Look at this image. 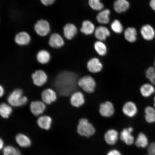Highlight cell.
Returning <instances> with one entry per match:
<instances>
[{
	"label": "cell",
	"mask_w": 155,
	"mask_h": 155,
	"mask_svg": "<svg viewBox=\"0 0 155 155\" xmlns=\"http://www.w3.org/2000/svg\"><path fill=\"white\" fill-rule=\"evenodd\" d=\"M78 86L85 92L90 94L94 92L96 83L92 77L85 75L78 79Z\"/></svg>",
	"instance_id": "cell-4"
},
{
	"label": "cell",
	"mask_w": 155,
	"mask_h": 155,
	"mask_svg": "<svg viewBox=\"0 0 155 155\" xmlns=\"http://www.w3.org/2000/svg\"><path fill=\"white\" fill-rule=\"evenodd\" d=\"M50 56L49 53L46 50H41L38 52L36 58L40 63L45 64L49 61Z\"/></svg>",
	"instance_id": "cell-29"
},
{
	"label": "cell",
	"mask_w": 155,
	"mask_h": 155,
	"mask_svg": "<svg viewBox=\"0 0 155 155\" xmlns=\"http://www.w3.org/2000/svg\"></svg>",
	"instance_id": "cell-45"
},
{
	"label": "cell",
	"mask_w": 155,
	"mask_h": 155,
	"mask_svg": "<svg viewBox=\"0 0 155 155\" xmlns=\"http://www.w3.org/2000/svg\"><path fill=\"white\" fill-rule=\"evenodd\" d=\"M99 112L101 115L103 117H111L115 112V108L113 104L110 101L102 103L100 104Z\"/></svg>",
	"instance_id": "cell-7"
},
{
	"label": "cell",
	"mask_w": 155,
	"mask_h": 155,
	"mask_svg": "<svg viewBox=\"0 0 155 155\" xmlns=\"http://www.w3.org/2000/svg\"><path fill=\"white\" fill-rule=\"evenodd\" d=\"M70 102L73 106L77 108L80 107L85 103L84 95L80 92H75L71 95Z\"/></svg>",
	"instance_id": "cell-12"
},
{
	"label": "cell",
	"mask_w": 155,
	"mask_h": 155,
	"mask_svg": "<svg viewBox=\"0 0 155 155\" xmlns=\"http://www.w3.org/2000/svg\"><path fill=\"white\" fill-rule=\"evenodd\" d=\"M46 108L45 104L43 102L36 101H32L30 104V109L31 112L35 116L41 115Z\"/></svg>",
	"instance_id": "cell-9"
},
{
	"label": "cell",
	"mask_w": 155,
	"mask_h": 155,
	"mask_svg": "<svg viewBox=\"0 0 155 155\" xmlns=\"http://www.w3.org/2000/svg\"><path fill=\"white\" fill-rule=\"evenodd\" d=\"M4 145V143L3 140L2 139H1L0 140V148L1 150H2L3 148Z\"/></svg>",
	"instance_id": "cell-42"
},
{
	"label": "cell",
	"mask_w": 155,
	"mask_h": 155,
	"mask_svg": "<svg viewBox=\"0 0 155 155\" xmlns=\"http://www.w3.org/2000/svg\"><path fill=\"white\" fill-rule=\"evenodd\" d=\"M110 11L108 9L103 10L97 15V21L100 24L105 25L110 22Z\"/></svg>",
	"instance_id": "cell-23"
},
{
	"label": "cell",
	"mask_w": 155,
	"mask_h": 155,
	"mask_svg": "<svg viewBox=\"0 0 155 155\" xmlns=\"http://www.w3.org/2000/svg\"><path fill=\"white\" fill-rule=\"evenodd\" d=\"M12 108L6 104L2 103L0 106V114L2 117L4 119L9 118L12 113Z\"/></svg>",
	"instance_id": "cell-30"
},
{
	"label": "cell",
	"mask_w": 155,
	"mask_h": 155,
	"mask_svg": "<svg viewBox=\"0 0 155 155\" xmlns=\"http://www.w3.org/2000/svg\"><path fill=\"white\" fill-rule=\"evenodd\" d=\"M7 101L11 106L17 107L25 105L28 102V98L24 96L22 90L16 89L10 94Z\"/></svg>",
	"instance_id": "cell-2"
},
{
	"label": "cell",
	"mask_w": 155,
	"mask_h": 155,
	"mask_svg": "<svg viewBox=\"0 0 155 155\" xmlns=\"http://www.w3.org/2000/svg\"><path fill=\"white\" fill-rule=\"evenodd\" d=\"M55 1L54 0H41V1L42 4L45 6L51 5Z\"/></svg>",
	"instance_id": "cell-37"
},
{
	"label": "cell",
	"mask_w": 155,
	"mask_h": 155,
	"mask_svg": "<svg viewBox=\"0 0 155 155\" xmlns=\"http://www.w3.org/2000/svg\"><path fill=\"white\" fill-rule=\"evenodd\" d=\"M83 34L86 35H91L95 30L94 25L90 21L85 20L82 22L80 30Z\"/></svg>",
	"instance_id": "cell-24"
},
{
	"label": "cell",
	"mask_w": 155,
	"mask_h": 155,
	"mask_svg": "<svg viewBox=\"0 0 155 155\" xmlns=\"http://www.w3.org/2000/svg\"><path fill=\"white\" fill-rule=\"evenodd\" d=\"M87 68L91 73H97L102 70L103 65L98 58H94L88 61L87 63Z\"/></svg>",
	"instance_id": "cell-10"
},
{
	"label": "cell",
	"mask_w": 155,
	"mask_h": 155,
	"mask_svg": "<svg viewBox=\"0 0 155 155\" xmlns=\"http://www.w3.org/2000/svg\"><path fill=\"white\" fill-rule=\"evenodd\" d=\"M3 155H22L18 149L15 147L8 145L3 149Z\"/></svg>",
	"instance_id": "cell-32"
},
{
	"label": "cell",
	"mask_w": 155,
	"mask_h": 155,
	"mask_svg": "<svg viewBox=\"0 0 155 155\" xmlns=\"http://www.w3.org/2000/svg\"><path fill=\"white\" fill-rule=\"evenodd\" d=\"M150 5L151 8L155 11V0H152L150 1Z\"/></svg>",
	"instance_id": "cell-39"
},
{
	"label": "cell",
	"mask_w": 155,
	"mask_h": 155,
	"mask_svg": "<svg viewBox=\"0 0 155 155\" xmlns=\"http://www.w3.org/2000/svg\"><path fill=\"white\" fill-rule=\"evenodd\" d=\"M107 155H121V154L119 151L114 150L110 151Z\"/></svg>",
	"instance_id": "cell-38"
},
{
	"label": "cell",
	"mask_w": 155,
	"mask_h": 155,
	"mask_svg": "<svg viewBox=\"0 0 155 155\" xmlns=\"http://www.w3.org/2000/svg\"><path fill=\"white\" fill-rule=\"evenodd\" d=\"M48 43L51 47L58 48L63 46L64 42L63 38L60 35L54 33L50 36Z\"/></svg>",
	"instance_id": "cell-17"
},
{
	"label": "cell",
	"mask_w": 155,
	"mask_h": 155,
	"mask_svg": "<svg viewBox=\"0 0 155 155\" xmlns=\"http://www.w3.org/2000/svg\"><path fill=\"white\" fill-rule=\"evenodd\" d=\"M95 36L96 38L100 41H104L109 36L110 32L109 30L106 27L100 26L97 28L94 31Z\"/></svg>",
	"instance_id": "cell-15"
},
{
	"label": "cell",
	"mask_w": 155,
	"mask_h": 155,
	"mask_svg": "<svg viewBox=\"0 0 155 155\" xmlns=\"http://www.w3.org/2000/svg\"><path fill=\"white\" fill-rule=\"evenodd\" d=\"M94 48L97 53L100 56L105 55L107 52V48L106 45L100 41L95 42Z\"/></svg>",
	"instance_id": "cell-31"
},
{
	"label": "cell",
	"mask_w": 155,
	"mask_h": 155,
	"mask_svg": "<svg viewBox=\"0 0 155 155\" xmlns=\"http://www.w3.org/2000/svg\"><path fill=\"white\" fill-rule=\"evenodd\" d=\"M151 84L155 86V74L150 79Z\"/></svg>",
	"instance_id": "cell-40"
},
{
	"label": "cell",
	"mask_w": 155,
	"mask_h": 155,
	"mask_svg": "<svg viewBox=\"0 0 155 155\" xmlns=\"http://www.w3.org/2000/svg\"><path fill=\"white\" fill-rule=\"evenodd\" d=\"M155 74V69L154 67H149L145 72V76L147 78L150 79Z\"/></svg>",
	"instance_id": "cell-35"
},
{
	"label": "cell",
	"mask_w": 155,
	"mask_h": 155,
	"mask_svg": "<svg viewBox=\"0 0 155 155\" xmlns=\"http://www.w3.org/2000/svg\"><path fill=\"white\" fill-rule=\"evenodd\" d=\"M119 133L115 130H108L104 135V139L108 144L111 145L115 144L118 139Z\"/></svg>",
	"instance_id": "cell-18"
},
{
	"label": "cell",
	"mask_w": 155,
	"mask_h": 155,
	"mask_svg": "<svg viewBox=\"0 0 155 155\" xmlns=\"http://www.w3.org/2000/svg\"><path fill=\"white\" fill-rule=\"evenodd\" d=\"M52 122L51 117L47 115L41 116L37 120V124L39 127L45 130H48L50 129Z\"/></svg>",
	"instance_id": "cell-21"
},
{
	"label": "cell",
	"mask_w": 155,
	"mask_h": 155,
	"mask_svg": "<svg viewBox=\"0 0 155 155\" xmlns=\"http://www.w3.org/2000/svg\"><path fill=\"white\" fill-rule=\"evenodd\" d=\"M15 140L19 146L23 148H28L31 146V141L27 135L19 133L15 137Z\"/></svg>",
	"instance_id": "cell-22"
},
{
	"label": "cell",
	"mask_w": 155,
	"mask_h": 155,
	"mask_svg": "<svg viewBox=\"0 0 155 155\" xmlns=\"http://www.w3.org/2000/svg\"><path fill=\"white\" fill-rule=\"evenodd\" d=\"M78 81V76L76 74L70 71H64L56 77L54 83V88L59 95L68 96L77 90Z\"/></svg>",
	"instance_id": "cell-1"
},
{
	"label": "cell",
	"mask_w": 155,
	"mask_h": 155,
	"mask_svg": "<svg viewBox=\"0 0 155 155\" xmlns=\"http://www.w3.org/2000/svg\"><path fill=\"white\" fill-rule=\"evenodd\" d=\"M111 28L112 30L116 34H121L123 31V25L118 19H115L112 22L111 25Z\"/></svg>",
	"instance_id": "cell-33"
},
{
	"label": "cell",
	"mask_w": 155,
	"mask_h": 155,
	"mask_svg": "<svg viewBox=\"0 0 155 155\" xmlns=\"http://www.w3.org/2000/svg\"><path fill=\"white\" fill-rule=\"evenodd\" d=\"M123 113L130 117H133L137 113V106L134 103L131 101L126 102L123 107Z\"/></svg>",
	"instance_id": "cell-13"
},
{
	"label": "cell",
	"mask_w": 155,
	"mask_h": 155,
	"mask_svg": "<svg viewBox=\"0 0 155 155\" xmlns=\"http://www.w3.org/2000/svg\"><path fill=\"white\" fill-rule=\"evenodd\" d=\"M135 145L137 147L143 148L148 146V137L144 133L142 132L139 133L135 141Z\"/></svg>",
	"instance_id": "cell-27"
},
{
	"label": "cell",
	"mask_w": 155,
	"mask_h": 155,
	"mask_svg": "<svg viewBox=\"0 0 155 155\" xmlns=\"http://www.w3.org/2000/svg\"><path fill=\"white\" fill-rule=\"evenodd\" d=\"M77 29L75 25L68 23L63 28V33L65 38L68 40H71L77 34Z\"/></svg>",
	"instance_id": "cell-16"
},
{
	"label": "cell",
	"mask_w": 155,
	"mask_h": 155,
	"mask_svg": "<svg viewBox=\"0 0 155 155\" xmlns=\"http://www.w3.org/2000/svg\"><path fill=\"white\" fill-rule=\"evenodd\" d=\"M133 131V127H129L123 129L120 133V138L126 144L131 145L134 141V137L132 134Z\"/></svg>",
	"instance_id": "cell-11"
},
{
	"label": "cell",
	"mask_w": 155,
	"mask_h": 155,
	"mask_svg": "<svg viewBox=\"0 0 155 155\" xmlns=\"http://www.w3.org/2000/svg\"><path fill=\"white\" fill-rule=\"evenodd\" d=\"M145 120L149 123L155 122V109L152 107L148 106L145 108Z\"/></svg>",
	"instance_id": "cell-28"
},
{
	"label": "cell",
	"mask_w": 155,
	"mask_h": 155,
	"mask_svg": "<svg viewBox=\"0 0 155 155\" xmlns=\"http://www.w3.org/2000/svg\"><path fill=\"white\" fill-rule=\"evenodd\" d=\"M154 67H155V61L154 63Z\"/></svg>",
	"instance_id": "cell-44"
},
{
	"label": "cell",
	"mask_w": 155,
	"mask_h": 155,
	"mask_svg": "<svg viewBox=\"0 0 155 155\" xmlns=\"http://www.w3.org/2000/svg\"><path fill=\"white\" fill-rule=\"evenodd\" d=\"M154 107L155 108V97H154Z\"/></svg>",
	"instance_id": "cell-43"
},
{
	"label": "cell",
	"mask_w": 155,
	"mask_h": 155,
	"mask_svg": "<svg viewBox=\"0 0 155 155\" xmlns=\"http://www.w3.org/2000/svg\"><path fill=\"white\" fill-rule=\"evenodd\" d=\"M88 4L93 10L97 11H101L104 8V5L99 0H90Z\"/></svg>",
	"instance_id": "cell-34"
},
{
	"label": "cell",
	"mask_w": 155,
	"mask_h": 155,
	"mask_svg": "<svg viewBox=\"0 0 155 155\" xmlns=\"http://www.w3.org/2000/svg\"><path fill=\"white\" fill-rule=\"evenodd\" d=\"M140 91L142 95L144 97H148L155 92L154 86L152 84L145 83L141 86Z\"/></svg>",
	"instance_id": "cell-26"
},
{
	"label": "cell",
	"mask_w": 155,
	"mask_h": 155,
	"mask_svg": "<svg viewBox=\"0 0 155 155\" xmlns=\"http://www.w3.org/2000/svg\"><path fill=\"white\" fill-rule=\"evenodd\" d=\"M140 33L145 40H152L155 36V31L153 28L149 25H144L141 28Z\"/></svg>",
	"instance_id": "cell-14"
},
{
	"label": "cell",
	"mask_w": 155,
	"mask_h": 155,
	"mask_svg": "<svg viewBox=\"0 0 155 155\" xmlns=\"http://www.w3.org/2000/svg\"><path fill=\"white\" fill-rule=\"evenodd\" d=\"M33 82L36 86L41 87L47 82L48 77L46 73L41 70H38L35 71L32 75Z\"/></svg>",
	"instance_id": "cell-6"
},
{
	"label": "cell",
	"mask_w": 155,
	"mask_h": 155,
	"mask_svg": "<svg viewBox=\"0 0 155 155\" xmlns=\"http://www.w3.org/2000/svg\"><path fill=\"white\" fill-rule=\"evenodd\" d=\"M31 40L29 35L26 32L22 31L18 33L15 36V43L19 45H25L28 44Z\"/></svg>",
	"instance_id": "cell-19"
},
{
	"label": "cell",
	"mask_w": 155,
	"mask_h": 155,
	"mask_svg": "<svg viewBox=\"0 0 155 155\" xmlns=\"http://www.w3.org/2000/svg\"><path fill=\"white\" fill-rule=\"evenodd\" d=\"M34 29L37 34L41 36L47 35L50 31L49 23L45 19L38 20L35 25Z\"/></svg>",
	"instance_id": "cell-5"
},
{
	"label": "cell",
	"mask_w": 155,
	"mask_h": 155,
	"mask_svg": "<svg viewBox=\"0 0 155 155\" xmlns=\"http://www.w3.org/2000/svg\"><path fill=\"white\" fill-rule=\"evenodd\" d=\"M77 131L79 135L88 137L94 135L96 132L94 126L86 118H82L79 120Z\"/></svg>",
	"instance_id": "cell-3"
},
{
	"label": "cell",
	"mask_w": 155,
	"mask_h": 155,
	"mask_svg": "<svg viewBox=\"0 0 155 155\" xmlns=\"http://www.w3.org/2000/svg\"><path fill=\"white\" fill-rule=\"evenodd\" d=\"M137 36L136 29L133 27H129L125 31V38L129 42L131 43L135 42L137 39Z\"/></svg>",
	"instance_id": "cell-25"
},
{
	"label": "cell",
	"mask_w": 155,
	"mask_h": 155,
	"mask_svg": "<svg viewBox=\"0 0 155 155\" xmlns=\"http://www.w3.org/2000/svg\"><path fill=\"white\" fill-rule=\"evenodd\" d=\"M149 155H155V142L151 143L148 149Z\"/></svg>",
	"instance_id": "cell-36"
},
{
	"label": "cell",
	"mask_w": 155,
	"mask_h": 155,
	"mask_svg": "<svg viewBox=\"0 0 155 155\" xmlns=\"http://www.w3.org/2000/svg\"><path fill=\"white\" fill-rule=\"evenodd\" d=\"M57 93L53 89H46L41 93L42 101L46 104H49L57 99Z\"/></svg>",
	"instance_id": "cell-8"
},
{
	"label": "cell",
	"mask_w": 155,
	"mask_h": 155,
	"mask_svg": "<svg viewBox=\"0 0 155 155\" xmlns=\"http://www.w3.org/2000/svg\"><path fill=\"white\" fill-rule=\"evenodd\" d=\"M4 92V89L2 86H0V96H1V97L3 96Z\"/></svg>",
	"instance_id": "cell-41"
},
{
	"label": "cell",
	"mask_w": 155,
	"mask_h": 155,
	"mask_svg": "<svg viewBox=\"0 0 155 155\" xmlns=\"http://www.w3.org/2000/svg\"><path fill=\"white\" fill-rule=\"evenodd\" d=\"M129 7V2L127 0H117L114 4V10L116 12L119 13L127 11Z\"/></svg>",
	"instance_id": "cell-20"
}]
</instances>
